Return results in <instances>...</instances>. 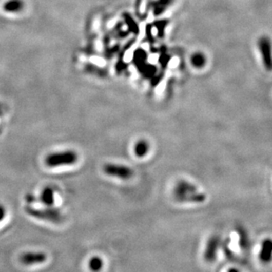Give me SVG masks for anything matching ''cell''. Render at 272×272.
I'll return each instance as SVG.
<instances>
[{
  "instance_id": "1",
  "label": "cell",
  "mask_w": 272,
  "mask_h": 272,
  "mask_svg": "<svg viewBox=\"0 0 272 272\" xmlns=\"http://www.w3.org/2000/svg\"><path fill=\"white\" fill-rule=\"evenodd\" d=\"M174 198L180 203H203L205 196L197 191L193 184L185 181H179L173 190Z\"/></svg>"
},
{
  "instance_id": "2",
  "label": "cell",
  "mask_w": 272,
  "mask_h": 272,
  "mask_svg": "<svg viewBox=\"0 0 272 272\" xmlns=\"http://www.w3.org/2000/svg\"><path fill=\"white\" fill-rule=\"evenodd\" d=\"M78 161V155L73 150H63L51 153L45 158V165L48 167L56 168L73 165Z\"/></svg>"
},
{
  "instance_id": "3",
  "label": "cell",
  "mask_w": 272,
  "mask_h": 272,
  "mask_svg": "<svg viewBox=\"0 0 272 272\" xmlns=\"http://www.w3.org/2000/svg\"><path fill=\"white\" fill-rule=\"evenodd\" d=\"M25 211L28 215L31 216L35 219L51 222L54 224H60L64 221V217L61 212L52 207H49L46 209H35L29 206L25 208Z\"/></svg>"
},
{
  "instance_id": "4",
  "label": "cell",
  "mask_w": 272,
  "mask_h": 272,
  "mask_svg": "<svg viewBox=\"0 0 272 272\" xmlns=\"http://www.w3.org/2000/svg\"><path fill=\"white\" fill-rule=\"evenodd\" d=\"M103 171L110 177L117 178L120 180L127 181L133 177V171L131 168L126 165H117V164H106L103 167Z\"/></svg>"
},
{
  "instance_id": "5",
  "label": "cell",
  "mask_w": 272,
  "mask_h": 272,
  "mask_svg": "<svg viewBox=\"0 0 272 272\" xmlns=\"http://www.w3.org/2000/svg\"><path fill=\"white\" fill-rule=\"evenodd\" d=\"M258 50H259L263 67L266 70L272 71V43L271 40L267 36H263L258 40Z\"/></svg>"
},
{
  "instance_id": "6",
  "label": "cell",
  "mask_w": 272,
  "mask_h": 272,
  "mask_svg": "<svg viewBox=\"0 0 272 272\" xmlns=\"http://www.w3.org/2000/svg\"><path fill=\"white\" fill-rule=\"evenodd\" d=\"M19 260L23 265H36L45 263L47 260V255L43 252H26L20 256Z\"/></svg>"
},
{
  "instance_id": "7",
  "label": "cell",
  "mask_w": 272,
  "mask_h": 272,
  "mask_svg": "<svg viewBox=\"0 0 272 272\" xmlns=\"http://www.w3.org/2000/svg\"><path fill=\"white\" fill-rule=\"evenodd\" d=\"M174 0H154L150 3V7L154 15H161L162 13H165L168 7L171 6Z\"/></svg>"
},
{
  "instance_id": "8",
  "label": "cell",
  "mask_w": 272,
  "mask_h": 272,
  "mask_svg": "<svg viewBox=\"0 0 272 272\" xmlns=\"http://www.w3.org/2000/svg\"><path fill=\"white\" fill-rule=\"evenodd\" d=\"M260 259L264 263H269L272 260V240L266 239L262 245Z\"/></svg>"
},
{
  "instance_id": "9",
  "label": "cell",
  "mask_w": 272,
  "mask_h": 272,
  "mask_svg": "<svg viewBox=\"0 0 272 272\" xmlns=\"http://www.w3.org/2000/svg\"><path fill=\"white\" fill-rule=\"evenodd\" d=\"M218 245H219V241L217 238L212 237L209 240L208 245L206 247L205 252H204V258H205L206 261L212 262L215 260Z\"/></svg>"
},
{
  "instance_id": "10",
  "label": "cell",
  "mask_w": 272,
  "mask_h": 272,
  "mask_svg": "<svg viewBox=\"0 0 272 272\" xmlns=\"http://www.w3.org/2000/svg\"><path fill=\"white\" fill-rule=\"evenodd\" d=\"M24 8L23 0H7L3 5V10L7 13H20Z\"/></svg>"
},
{
  "instance_id": "11",
  "label": "cell",
  "mask_w": 272,
  "mask_h": 272,
  "mask_svg": "<svg viewBox=\"0 0 272 272\" xmlns=\"http://www.w3.org/2000/svg\"><path fill=\"white\" fill-rule=\"evenodd\" d=\"M149 151V144L145 140H140L133 147V152L137 158H144Z\"/></svg>"
},
{
  "instance_id": "12",
  "label": "cell",
  "mask_w": 272,
  "mask_h": 272,
  "mask_svg": "<svg viewBox=\"0 0 272 272\" xmlns=\"http://www.w3.org/2000/svg\"><path fill=\"white\" fill-rule=\"evenodd\" d=\"M40 201L47 207H52L54 204V190L50 187H46L42 191Z\"/></svg>"
},
{
  "instance_id": "13",
  "label": "cell",
  "mask_w": 272,
  "mask_h": 272,
  "mask_svg": "<svg viewBox=\"0 0 272 272\" xmlns=\"http://www.w3.org/2000/svg\"><path fill=\"white\" fill-rule=\"evenodd\" d=\"M206 62H207V59L202 52H196L191 57V64L197 69H201L205 67Z\"/></svg>"
},
{
  "instance_id": "14",
  "label": "cell",
  "mask_w": 272,
  "mask_h": 272,
  "mask_svg": "<svg viewBox=\"0 0 272 272\" xmlns=\"http://www.w3.org/2000/svg\"><path fill=\"white\" fill-rule=\"evenodd\" d=\"M104 267V261L101 257H93L89 261V268L91 272H100Z\"/></svg>"
},
{
  "instance_id": "15",
  "label": "cell",
  "mask_w": 272,
  "mask_h": 272,
  "mask_svg": "<svg viewBox=\"0 0 272 272\" xmlns=\"http://www.w3.org/2000/svg\"><path fill=\"white\" fill-rule=\"evenodd\" d=\"M7 214V209L3 204H0V222L2 221Z\"/></svg>"
},
{
  "instance_id": "16",
  "label": "cell",
  "mask_w": 272,
  "mask_h": 272,
  "mask_svg": "<svg viewBox=\"0 0 272 272\" xmlns=\"http://www.w3.org/2000/svg\"><path fill=\"white\" fill-rule=\"evenodd\" d=\"M228 272H239V270H237L236 269H231Z\"/></svg>"
},
{
  "instance_id": "17",
  "label": "cell",
  "mask_w": 272,
  "mask_h": 272,
  "mask_svg": "<svg viewBox=\"0 0 272 272\" xmlns=\"http://www.w3.org/2000/svg\"><path fill=\"white\" fill-rule=\"evenodd\" d=\"M0 112H1V105H0Z\"/></svg>"
}]
</instances>
